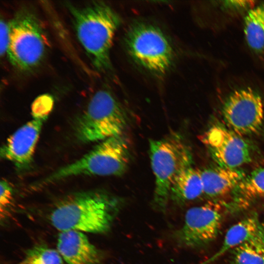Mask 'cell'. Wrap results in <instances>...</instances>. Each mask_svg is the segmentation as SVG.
Masks as SVG:
<instances>
[{
    "label": "cell",
    "mask_w": 264,
    "mask_h": 264,
    "mask_svg": "<svg viewBox=\"0 0 264 264\" xmlns=\"http://www.w3.org/2000/svg\"><path fill=\"white\" fill-rule=\"evenodd\" d=\"M57 251L68 264H99L100 252L83 232L76 230L61 231Z\"/></svg>",
    "instance_id": "12"
},
{
    "label": "cell",
    "mask_w": 264,
    "mask_h": 264,
    "mask_svg": "<svg viewBox=\"0 0 264 264\" xmlns=\"http://www.w3.org/2000/svg\"><path fill=\"white\" fill-rule=\"evenodd\" d=\"M128 122L127 114L113 95L106 89L96 92L80 117L76 135L82 142L102 141L122 134Z\"/></svg>",
    "instance_id": "6"
},
{
    "label": "cell",
    "mask_w": 264,
    "mask_h": 264,
    "mask_svg": "<svg viewBox=\"0 0 264 264\" xmlns=\"http://www.w3.org/2000/svg\"><path fill=\"white\" fill-rule=\"evenodd\" d=\"M226 6L233 8H247L253 5L254 1L250 0H231L226 1Z\"/></svg>",
    "instance_id": "23"
},
{
    "label": "cell",
    "mask_w": 264,
    "mask_h": 264,
    "mask_svg": "<svg viewBox=\"0 0 264 264\" xmlns=\"http://www.w3.org/2000/svg\"><path fill=\"white\" fill-rule=\"evenodd\" d=\"M201 138L218 165L238 168L252 159L249 144L242 136L222 125H213Z\"/></svg>",
    "instance_id": "10"
},
{
    "label": "cell",
    "mask_w": 264,
    "mask_h": 264,
    "mask_svg": "<svg viewBox=\"0 0 264 264\" xmlns=\"http://www.w3.org/2000/svg\"><path fill=\"white\" fill-rule=\"evenodd\" d=\"M0 55L6 54L8 43H9V28L8 23L5 22L2 20L0 22Z\"/></svg>",
    "instance_id": "22"
},
{
    "label": "cell",
    "mask_w": 264,
    "mask_h": 264,
    "mask_svg": "<svg viewBox=\"0 0 264 264\" xmlns=\"http://www.w3.org/2000/svg\"><path fill=\"white\" fill-rule=\"evenodd\" d=\"M19 264H63V260L58 251L41 244L29 249Z\"/></svg>",
    "instance_id": "19"
},
{
    "label": "cell",
    "mask_w": 264,
    "mask_h": 264,
    "mask_svg": "<svg viewBox=\"0 0 264 264\" xmlns=\"http://www.w3.org/2000/svg\"><path fill=\"white\" fill-rule=\"evenodd\" d=\"M230 264H264V224L232 251Z\"/></svg>",
    "instance_id": "18"
},
{
    "label": "cell",
    "mask_w": 264,
    "mask_h": 264,
    "mask_svg": "<svg viewBox=\"0 0 264 264\" xmlns=\"http://www.w3.org/2000/svg\"><path fill=\"white\" fill-rule=\"evenodd\" d=\"M227 203L209 201L189 209L181 228L176 231L175 239L180 246L199 248L213 242L220 231Z\"/></svg>",
    "instance_id": "8"
},
{
    "label": "cell",
    "mask_w": 264,
    "mask_h": 264,
    "mask_svg": "<svg viewBox=\"0 0 264 264\" xmlns=\"http://www.w3.org/2000/svg\"><path fill=\"white\" fill-rule=\"evenodd\" d=\"M53 105V100L48 95H42L33 102L31 111L33 118H47Z\"/></svg>",
    "instance_id": "20"
},
{
    "label": "cell",
    "mask_w": 264,
    "mask_h": 264,
    "mask_svg": "<svg viewBox=\"0 0 264 264\" xmlns=\"http://www.w3.org/2000/svg\"><path fill=\"white\" fill-rule=\"evenodd\" d=\"M222 111L228 129L242 136L257 132L264 118L262 97L250 88L231 93L225 100Z\"/></svg>",
    "instance_id": "9"
},
{
    "label": "cell",
    "mask_w": 264,
    "mask_h": 264,
    "mask_svg": "<svg viewBox=\"0 0 264 264\" xmlns=\"http://www.w3.org/2000/svg\"><path fill=\"white\" fill-rule=\"evenodd\" d=\"M203 194L210 198H215L232 193L246 176L238 168L220 165L200 171Z\"/></svg>",
    "instance_id": "13"
},
{
    "label": "cell",
    "mask_w": 264,
    "mask_h": 264,
    "mask_svg": "<svg viewBox=\"0 0 264 264\" xmlns=\"http://www.w3.org/2000/svg\"><path fill=\"white\" fill-rule=\"evenodd\" d=\"M13 189L11 184L5 179L0 181V211L1 219L4 218L8 208L12 204Z\"/></svg>",
    "instance_id": "21"
},
{
    "label": "cell",
    "mask_w": 264,
    "mask_h": 264,
    "mask_svg": "<svg viewBox=\"0 0 264 264\" xmlns=\"http://www.w3.org/2000/svg\"><path fill=\"white\" fill-rule=\"evenodd\" d=\"M123 205L121 198L105 191L78 192L60 201L50 219L60 231L103 233L110 229Z\"/></svg>",
    "instance_id": "1"
},
{
    "label": "cell",
    "mask_w": 264,
    "mask_h": 264,
    "mask_svg": "<svg viewBox=\"0 0 264 264\" xmlns=\"http://www.w3.org/2000/svg\"><path fill=\"white\" fill-rule=\"evenodd\" d=\"M232 194V200L227 203L230 213L242 211L255 201L264 199V167L258 168L246 175Z\"/></svg>",
    "instance_id": "14"
},
{
    "label": "cell",
    "mask_w": 264,
    "mask_h": 264,
    "mask_svg": "<svg viewBox=\"0 0 264 264\" xmlns=\"http://www.w3.org/2000/svg\"><path fill=\"white\" fill-rule=\"evenodd\" d=\"M125 41L133 60L153 74L163 75L171 67L174 60L173 48L157 27L136 23L129 28Z\"/></svg>",
    "instance_id": "7"
},
{
    "label": "cell",
    "mask_w": 264,
    "mask_h": 264,
    "mask_svg": "<svg viewBox=\"0 0 264 264\" xmlns=\"http://www.w3.org/2000/svg\"><path fill=\"white\" fill-rule=\"evenodd\" d=\"M244 33L249 47L256 53H264V2L247 12L244 19Z\"/></svg>",
    "instance_id": "17"
},
{
    "label": "cell",
    "mask_w": 264,
    "mask_h": 264,
    "mask_svg": "<svg viewBox=\"0 0 264 264\" xmlns=\"http://www.w3.org/2000/svg\"><path fill=\"white\" fill-rule=\"evenodd\" d=\"M47 118L33 119L19 128L0 148V157L12 162L19 170L31 164L44 123Z\"/></svg>",
    "instance_id": "11"
},
{
    "label": "cell",
    "mask_w": 264,
    "mask_h": 264,
    "mask_svg": "<svg viewBox=\"0 0 264 264\" xmlns=\"http://www.w3.org/2000/svg\"><path fill=\"white\" fill-rule=\"evenodd\" d=\"M203 194L200 171L189 167L183 170L174 181L170 198L181 204L194 200Z\"/></svg>",
    "instance_id": "16"
},
{
    "label": "cell",
    "mask_w": 264,
    "mask_h": 264,
    "mask_svg": "<svg viewBox=\"0 0 264 264\" xmlns=\"http://www.w3.org/2000/svg\"><path fill=\"white\" fill-rule=\"evenodd\" d=\"M8 25L6 55L9 62L22 72L34 69L42 62L47 50V37L41 21L31 10L22 8Z\"/></svg>",
    "instance_id": "5"
},
{
    "label": "cell",
    "mask_w": 264,
    "mask_h": 264,
    "mask_svg": "<svg viewBox=\"0 0 264 264\" xmlns=\"http://www.w3.org/2000/svg\"><path fill=\"white\" fill-rule=\"evenodd\" d=\"M67 8L79 42L93 66L102 72L110 71V52L121 22L119 16L101 1H92L83 7L68 4Z\"/></svg>",
    "instance_id": "2"
},
{
    "label": "cell",
    "mask_w": 264,
    "mask_h": 264,
    "mask_svg": "<svg viewBox=\"0 0 264 264\" xmlns=\"http://www.w3.org/2000/svg\"><path fill=\"white\" fill-rule=\"evenodd\" d=\"M129 144L123 135L101 141L80 158L57 170L40 182L42 187L65 178L78 176H120L130 160Z\"/></svg>",
    "instance_id": "3"
},
{
    "label": "cell",
    "mask_w": 264,
    "mask_h": 264,
    "mask_svg": "<svg viewBox=\"0 0 264 264\" xmlns=\"http://www.w3.org/2000/svg\"><path fill=\"white\" fill-rule=\"evenodd\" d=\"M150 156L155 177L153 205L164 213L172 186L178 175L191 166L192 155L183 137L174 133L159 140H151Z\"/></svg>",
    "instance_id": "4"
},
{
    "label": "cell",
    "mask_w": 264,
    "mask_h": 264,
    "mask_svg": "<svg viewBox=\"0 0 264 264\" xmlns=\"http://www.w3.org/2000/svg\"><path fill=\"white\" fill-rule=\"evenodd\" d=\"M263 224L257 213L246 216L229 228L222 244L214 255L198 264H211L216 262L226 253L230 252L252 237Z\"/></svg>",
    "instance_id": "15"
}]
</instances>
